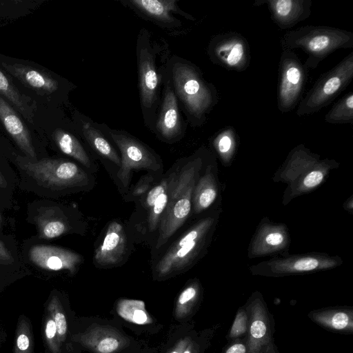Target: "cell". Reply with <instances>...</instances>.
I'll return each mask as SVG.
<instances>
[{
	"instance_id": "2",
	"label": "cell",
	"mask_w": 353,
	"mask_h": 353,
	"mask_svg": "<svg viewBox=\"0 0 353 353\" xmlns=\"http://www.w3.org/2000/svg\"><path fill=\"white\" fill-rule=\"evenodd\" d=\"M283 50L300 49L307 56L304 65L315 69L333 52L353 48V32L327 26H305L286 32L280 39Z\"/></svg>"
},
{
	"instance_id": "14",
	"label": "cell",
	"mask_w": 353,
	"mask_h": 353,
	"mask_svg": "<svg viewBox=\"0 0 353 353\" xmlns=\"http://www.w3.org/2000/svg\"><path fill=\"white\" fill-rule=\"evenodd\" d=\"M0 121L26 157L37 160L30 132L16 110L0 96Z\"/></svg>"
},
{
	"instance_id": "21",
	"label": "cell",
	"mask_w": 353,
	"mask_h": 353,
	"mask_svg": "<svg viewBox=\"0 0 353 353\" xmlns=\"http://www.w3.org/2000/svg\"><path fill=\"white\" fill-rule=\"evenodd\" d=\"M269 265L289 272L311 271L322 267L336 265V261L320 256H295L272 261Z\"/></svg>"
},
{
	"instance_id": "32",
	"label": "cell",
	"mask_w": 353,
	"mask_h": 353,
	"mask_svg": "<svg viewBox=\"0 0 353 353\" xmlns=\"http://www.w3.org/2000/svg\"><path fill=\"white\" fill-rule=\"evenodd\" d=\"M197 294L196 288L191 285L185 288L179 294L176 304L175 314L177 319H182L189 311L190 306Z\"/></svg>"
},
{
	"instance_id": "45",
	"label": "cell",
	"mask_w": 353,
	"mask_h": 353,
	"mask_svg": "<svg viewBox=\"0 0 353 353\" xmlns=\"http://www.w3.org/2000/svg\"><path fill=\"white\" fill-rule=\"evenodd\" d=\"M1 213H0V228H1Z\"/></svg>"
},
{
	"instance_id": "28",
	"label": "cell",
	"mask_w": 353,
	"mask_h": 353,
	"mask_svg": "<svg viewBox=\"0 0 353 353\" xmlns=\"http://www.w3.org/2000/svg\"><path fill=\"white\" fill-rule=\"evenodd\" d=\"M34 343L30 323L21 316L16 330L14 353H33Z\"/></svg>"
},
{
	"instance_id": "39",
	"label": "cell",
	"mask_w": 353,
	"mask_h": 353,
	"mask_svg": "<svg viewBox=\"0 0 353 353\" xmlns=\"http://www.w3.org/2000/svg\"><path fill=\"white\" fill-rule=\"evenodd\" d=\"M245 328V319L244 315H238L232 329L233 335H238L244 332Z\"/></svg>"
},
{
	"instance_id": "40",
	"label": "cell",
	"mask_w": 353,
	"mask_h": 353,
	"mask_svg": "<svg viewBox=\"0 0 353 353\" xmlns=\"http://www.w3.org/2000/svg\"><path fill=\"white\" fill-rule=\"evenodd\" d=\"M13 258L6 245L0 241V264H10Z\"/></svg>"
},
{
	"instance_id": "23",
	"label": "cell",
	"mask_w": 353,
	"mask_h": 353,
	"mask_svg": "<svg viewBox=\"0 0 353 353\" xmlns=\"http://www.w3.org/2000/svg\"><path fill=\"white\" fill-rule=\"evenodd\" d=\"M130 3L146 15L166 23L173 20L170 12L178 10L175 0H132Z\"/></svg>"
},
{
	"instance_id": "26",
	"label": "cell",
	"mask_w": 353,
	"mask_h": 353,
	"mask_svg": "<svg viewBox=\"0 0 353 353\" xmlns=\"http://www.w3.org/2000/svg\"><path fill=\"white\" fill-rule=\"evenodd\" d=\"M117 310L118 314L128 321L137 324H145L151 321L143 301L122 299L117 303Z\"/></svg>"
},
{
	"instance_id": "16",
	"label": "cell",
	"mask_w": 353,
	"mask_h": 353,
	"mask_svg": "<svg viewBox=\"0 0 353 353\" xmlns=\"http://www.w3.org/2000/svg\"><path fill=\"white\" fill-rule=\"evenodd\" d=\"M140 95L142 105L151 107L156 101L158 76L154 60L148 50H141L139 61Z\"/></svg>"
},
{
	"instance_id": "31",
	"label": "cell",
	"mask_w": 353,
	"mask_h": 353,
	"mask_svg": "<svg viewBox=\"0 0 353 353\" xmlns=\"http://www.w3.org/2000/svg\"><path fill=\"white\" fill-rule=\"evenodd\" d=\"M169 183V182H168ZM168 199V187L157 199L154 204L148 210L147 223L150 232L158 229Z\"/></svg>"
},
{
	"instance_id": "10",
	"label": "cell",
	"mask_w": 353,
	"mask_h": 353,
	"mask_svg": "<svg viewBox=\"0 0 353 353\" xmlns=\"http://www.w3.org/2000/svg\"><path fill=\"white\" fill-rule=\"evenodd\" d=\"M29 258L37 267L49 271L68 270L74 274L83 257L70 250L49 245H37L29 251Z\"/></svg>"
},
{
	"instance_id": "3",
	"label": "cell",
	"mask_w": 353,
	"mask_h": 353,
	"mask_svg": "<svg viewBox=\"0 0 353 353\" xmlns=\"http://www.w3.org/2000/svg\"><path fill=\"white\" fill-rule=\"evenodd\" d=\"M213 224L210 217L201 219L181 235L156 264V278L170 277L193 265L206 245Z\"/></svg>"
},
{
	"instance_id": "20",
	"label": "cell",
	"mask_w": 353,
	"mask_h": 353,
	"mask_svg": "<svg viewBox=\"0 0 353 353\" xmlns=\"http://www.w3.org/2000/svg\"><path fill=\"white\" fill-rule=\"evenodd\" d=\"M52 137L59 150L65 154L76 159L88 169L92 168V162L79 140L72 134L57 129Z\"/></svg>"
},
{
	"instance_id": "30",
	"label": "cell",
	"mask_w": 353,
	"mask_h": 353,
	"mask_svg": "<svg viewBox=\"0 0 353 353\" xmlns=\"http://www.w3.org/2000/svg\"><path fill=\"white\" fill-rule=\"evenodd\" d=\"M48 311L54 320L61 344L67 336L68 323L63 306L57 296H53L48 304Z\"/></svg>"
},
{
	"instance_id": "22",
	"label": "cell",
	"mask_w": 353,
	"mask_h": 353,
	"mask_svg": "<svg viewBox=\"0 0 353 353\" xmlns=\"http://www.w3.org/2000/svg\"><path fill=\"white\" fill-rule=\"evenodd\" d=\"M216 196V190L210 172H206L195 184L192 203L195 213H199L210 207Z\"/></svg>"
},
{
	"instance_id": "37",
	"label": "cell",
	"mask_w": 353,
	"mask_h": 353,
	"mask_svg": "<svg viewBox=\"0 0 353 353\" xmlns=\"http://www.w3.org/2000/svg\"><path fill=\"white\" fill-rule=\"evenodd\" d=\"M348 316L343 312H339L334 315L332 319V326L336 329H343L348 323Z\"/></svg>"
},
{
	"instance_id": "5",
	"label": "cell",
	"mask_w": 353,
	"mask_h": 353,
	"mask_svg": "<svg viewBox=\"0 0 353 353\" xmlns=\"http://www.w3.org/2000/svg\"><path fill=\"white\" fill-rule=\"evenodd\" d=\"M19 165L38 183L53 190L85 188L91 177L76 163L64 159L32 160L18 156Z\"/></svg>"
},
{
	"instance_id": "11",
	"label": "cell",
	"mask_w": 353,
	"mask_h": 353,
	"mask_svg": "<svg viewBox=\"0 0 353 353\" xmlns=\"http://www.w3.org/2000/svg\"><path fill=\"white\" fill-rule=\"evenodd\" d=\"M265 3L270 17L281 30L290 29L310 17L311 0H265L256 1V6Z\"/></svg>"
},
{
	"instance_id": "35",
	"label": "cell",
	"mask_w": 353,
	"mask_h": 353,
	"mask_svg": "<svg viewBox=\"0 0 353 353\" xmlns=\"http://www.w3.org/2000/svg\"><path fill=\"white\" fill-rule=\"evenodd\" d=\"M152 181L153 178L150 175L142 176L127 195L125 200L133 201L144 196L150 190V184Z\"/></svg>"
},
{
	"instance_id": "36",
	"label": "cell",
	"mask_w": 353,
	"mask_h": 353,
	"mask_svg": "<svg viewBox=\"0 0 353 353\" xmlns=\"http://www.w3.org/2000/svg\"><path fill=\"white\" fill-rule=\"evenodd\" d=\"M324 178V173L321 170H314L303 179V185L306 189L313 188L319 185Z\"/></svg>"
},
{
	"instance_id": "38",
	"label": "cell",
	"mask_w": 353,
	"mask_h": 353,
	"mask_svg": "<svg viewBox=\"0 0 353 353\" xmlns=\"http://www.w3.org/2000/svg\"><path fill=\"white\" fill-rule=\"evenodd\" d=\"M266 332V326L261 321H255L252 323L250 327V333L254 338L259 339L263 337Z\"/></svg>"
},
{
	"instance_id": "7",
	"label": "cell",
	"mask_w": 353,
	"mask_h": 353,
	"mask_svg": "<svg viewBox=\"0 0 353 353\" xmlns=\"http://www.w3.org/2000/svg\"><path fill=\"white\" fill-rule=\"evenodd\" d=\"M308 69L297 54L290 50H283L279 63L277 107L283 113L294 110L300 102Z\"/></svg>"
},
{
	"instance_id": "41",
	"label": "cell",
	"mask_w": 353,
	"mask_h": 353,
	"mask_svg": "<svg viewBox=\"0 0 353 353\" xmlns=\"http://www.w3.org/2000/svg\"><path fill=\"white\" fill-rule=\"evenodd\" d=\"M188 343V339H181L168 353H182Z\"/></svg>"
},
{
	"instance_id": "8",
	"label": "cell",
	"mask_w": 353,
	"mask_h": 353,
	"mask_svg": "<svg viewBox=\"0 0 353 353\" xmlns=\"http://www.w3.org/2000/svg\"><path fill=\"white\" fill-rule=\"evenodd\" d=\"M110 134L121 152V165L117 177L125 191L133 171L147 170L152 174L162 170L160 159L142 143L124 134L111 132Z\"/></svg>"
},
{
	"instance_id": "18",
	"label": "cell",
	"mask_w": 353,
	"mask_h": 353,
	"mask_svg": "<svg viewBox=\"0 0 353 353\" xmlns=\"http://www.w3.org/2000/svg\"><path fill=\"white\" fill-rule=\"evenodd\" d=\"M181 126L176 97L168 86L165 92L157 128L162 137L170 139L179 134Z\"/></svg>"
},
{
	"instance_id": "1",
	"label": "cell",
	"mask_w": 353,
	"mask_h": 353,
	"mask_svg": "<svg viewBox=\"0 0 353 353\" xmlns=\"http://www.w3.org/2000/svg\"><path fill=\"white\" fill-rule=\"evenodd\" d=\"M202 165V157L196 155L168 175V199L158 228L157 249L164 245L188 218L193 190Z\"/></svg>"
},
{
	"instance_id": "4",
	"label": "cell",
	"mask_w": 353,
	"mask_h": 353,
	"mask_svg": "<svg viewBox=\"0 0 353 353\" xmlns=\"http://www.w3.org/2000/svg\"><path fill=\"white\" fill-rule=\"evenodd\" d=\"M173 79L176 93L194 122L203 123L205 114L218 103L216 88L205 81L194 67L184 63L174 65Z\"/></svg>"
},
{
	"instance_id": "17",
	"label": "cell",
	"mask_w": 353,
	"mask_h": 353,
	"mask_svg": "<svg viewBox=\"0 0 353 353\" xmlns=\"http://www.w3.org/2000/svg\"><path fill=\"white\" fill-rule=\"evenodd\" d=\"M0 94L26 121L33 123L37 103L30 97L21 93L12 80L0 69Z\"/></svg>"
},
{
	"instance_id": "15",
	"label": "cell",
	"mask_w": 353,
	"mask_h": 353,
	"mask_svg": "<svg viewBox=\"0 0 353 353\" xmlns=\"http://www.w3.org/2000/svg\"><path fill=\"white\" fill-rule=\"evenodd\" d=\"M1 65L7 72L38 94H50L59 88L58 81L44 70L17 63L2 62Z\"/></svg>"
},
{
	"instance_id": "33",
	"label": "cell",
	"mask_w": 353,
	"mask_h": 353,
	"mask_svg": "<svg viewBox=\"0 0 353 353\" xmlns=\"http://www.w3.org/2000/svg\"><path fill=\"white\" fill-rule=\"evenodd\" d=\"M44 335L47 345L52 353H61V343L59 339L55 323L48 314L44 325Z\"/></svg>"
},
{
	"instance_id": "42",
	"label": "cell",
	"mask_w": 353,
	"mask_h": 353,
	"mask_svg": "<svg viewBox=\"0 0 353 353\" xmlns=\"http://www.w3.org/2000/svg\"><path fill=\"white\" fill-rule=\"evenodd\" d=\"M245 347L242 344H235L230 347L226 353H245Z\"/></svg>"
},
{
	"instance_id": "13",
	"label": "cell",
	"mask_w": 353,
	"mask_h": 353,
	"mask_svg": "<svg viewBox=\"0 0 353 353\" xmlns=\"http://www.w3.org/2000/svg\"><path fill=\"white\" fill-rule=\"evenodd\" d=\"M72 339L94 353H115L128 344V340L118 330L108 326H90Z\"/></svg>"
},
{
	"instance_id": "24",
	"label": "cell",
	"mask_w": 353,
	"mask_h": 353,
	"mask_svg": "<svg viewBox=\"0 0 353 353\" xmlns=\"http://www.w3.org/2000/svg\"><path fill=\"white\" fill-rule=\"evenodd\" d=\"M82 131L87 141L101 156L120 166L121 157L97 128L90 123H84Z\"/></svg>"
},
{
	"instance_id": "6",
	"label": "cell",
	"mask_w": 353,
	"mask_h": 353,
	"mask_svg": "<svg viewBox=\"0 0 353 353\" xmlns=\"http://www.w3.org/2000/svg\"><path fill=\"white\" fill-rule=\"evenodd\" d=\"M352 79L353 52L319 77L299 103L296 115L303 117L321 111L347 87Z\"/></svg>"
},
{
	"instance_id": "34",
	"label": "cell",
	"mask_w": 353,
	"mask_h": 353,
	"mask_svg": "<svg viewBox=\"0 0 353 353\" xmlns=\"http://www.w3.org/2000/svg\"><path fill=\"white\" fill-rule=\"evenodd\" d=\"M168 182L169 177L168 176L163 178L160 183L150 188L146 193L143 205L147 210L154 204L158 197L168 189Z\"/></svg>"
},
{
	"instance_id": "29",
	"label": "cell",
	"mask_w": 353,
	"mask_h": 353,
	"mask_svg": "<svg viewBox=\"0 0 353 353\" xmlns=\"http://www.w3.org/2000/svg\"><path fill=\"white\" fill-rule=\"evenodd\" d=\"M287 236L280 228H270L263 230L256 240V245H260L258 252L265 253L281 248L286 243Z\"/></svg>"
},
{
	"instance_id": "43",
	"label": "cell",
	"mask_w": 353,
	"mask_h": 353,
	"mask_svg": "<svg viewBox=\"0 0 353 353\" xmlns=\"http://www.w3.org/2000/svg\"><path fill=\"white\" fill-rule=\"evenodd\" d=\"M6 185L7 182L0 172V188H4L6 186Z\"/></svg>"
},
{
	"instance_id": "27",
	"label": "cell",
	"mask_w": 353,
	"mask_h": 353,
	"mask_svg": "<svg viewBox=\"0 0 353 353\" xmlns=\"http://www.w3.org/2000/svg\"><path fill=\"white\" fill-rule=\"evenodd\" d=\"M237 139L234 128L232 126H225L213 139V145L223 159H229L236 149Z\"/></svg>"
},
{
	"instance_id": "25",
	"label": "cell",
	"mask_w": 353,
	"mask_h": 353,
	"mask_svg": "<svg viewBox=\"0 0 353 353\" xmlns=\"http://www.w3.org/2000/svg\"><path fill=\"white\" fill-rule=\"evenodd\" d=\"M324 120L331 124L353 123V92L350 91L339 99L325 115Z\"/></svg>"
},
{
	"instance_id": "19",
	"label": "cell",
	"mask_w": 353,
	"mask_h": 353,
	"mask_svg": "<svg viewBox=\"0 0 353 353\" xmlns=\"http://www.w3.org/2000/svg\"><path fill=\"white\" fill-rule=\"evenodd\" d=\"M35 221L39 235L42 239H54L70 230L67 219L54 208L43 209L36 216Z\"/></svg>"
},
{
	"instance_id": "9",
	"label": "cell",
	"mask_w": 353,
	"mask_h": 353,
	"mask_svg": "<svg viewBox=\"0 0 353 353\" xmlns=\"http://www.w3.org/2000/svg\"><path fill=\"white\" fill-rule=\"evenodd\" d=\"M210 60L226 70L243 72L250 63L249 43L242 34L228 32L216 35L209 43Z\"/></svg>"
},
{
	"instance_id": "12",
	"label": "cell",
	"mask_w": 353,
	"mask_h": 353,
	"mask_svg": "<svg viewBox=\"0 0 353 353\" xmlns=\"http://www.w3.org/2000/svg\"><path fill=\"white\" fill-rule=\"evenodd\" d=\"M127 251V237L123 225L115 221H111L101 245L95 250L94 263L101 267L119 265Z\"/></svg>"
},
{
	"instance_id": "44",
	"label": "cell",
	"mask_w": 353,
	"mask_h": 353,
	"mask_svg": "<svg viewBox=\"0 0 353 353\" xmlns=\"http://www.w3.org/2000/svg\"><path fill=\"white\" fill-rule=\"evenodd\" d=\"M192 347L190 345V343H188V345L186 346V347L185 348V350H183V352L182 353H192Z\"/></svg>"
}]
</instances>
